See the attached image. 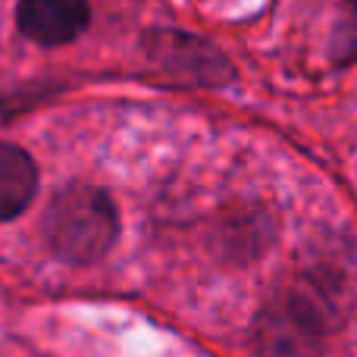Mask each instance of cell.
<instances>
[{
  "mask_svg": "<svg viewBox=\"0 0 357 357\" xmlns=\"http://www.w3.org/2000/svg\"><path fill=\"white\" fill-rule=\"evenodd\" d=\"M119 213L113 197L98 185H66L44 213L47 248L66 264H94L113 248Z\"/></svg>",
  "mask_w": 357,
  "mask_h": 357,
  "instance_id": "2",
  "label": "cell"
},
{
  "mask_svg": "<svg viewBox=\"0 0 357 357\" xmlns=\"http://www.w3.org/2000/svg\"><path fill=\"white\" fill-rule=\"evenodd\" d=\"M333 326V295L317 282H298L257 314L254 345L260 357H320Z\"/></svg>",
  "mask_w": 357,
  "mask_h": 357,
  "instance_id": "1",
  "label": "cell"
},
{
  "mask_svg": "<svg viewBox=\"0 0 357 357\" xmlns=\"http://www.w3.org/2000/svg\"><path fill=\"white\" fill-rule=\"evenodd\" d=\"M142 54L154 75L178 88H222L235 79L232 63L216 44L178 29H148Z\"/></svg>",
  "mask_w": 357,
  "mask_h": 357,
  "instance_id": "3",
  "label": "cell"
},
{
  "mask_svg": "<svg viewBox=\"0 0 357 357\" xmlns=\"http://www.w3.org/2000/svg\"><path fill=\"white\" fill-rule=\"evenodd\" d=\"M333 56L335 63H357V0H345V6H342V22L335 29Z\"/></svg>",
  "mask_w": 357,
  "mask_h": 357,
  "instance_id": "6",
  "label": "cell"
},
{
  "mask_svg": "<svg viewBox=\"0 0 357 357\" xmlns=\"http://www.w3.org/2000/svg\"><path fill=\"white\" fill-rule=\"evenodd\" d=\"M91 22L88 0H19L16 25L29 41L41 47L73 44Z\"/></svg>",
  "mask_w": 357,
  "mask_h": 357,
  "instance_id": "4",
  "label": "cell"
},
{
  "mask_svg": "<svg viewBox=\"0 0 357 357\" xmlns=\"http://www.w3.org/2000/svg\"><path fill=\"white\" fill-rule=\"evenodd\" d=\"M38 188V167L19 144L0 142V222L19 216Z\"/></svg>",
  "mask_w": 357,
  "mask_h": 357,
  "instance_id": "5",
  "label": "cell"
}]
</instances>
